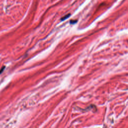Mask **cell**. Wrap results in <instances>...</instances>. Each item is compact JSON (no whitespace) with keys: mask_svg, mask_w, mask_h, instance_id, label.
<instances>
[{"mask_svg":"<svg viewBox=\"0 0 128 128\" xmlns=\"http://www.w3.org/2000/svg\"><path fill=\"white\" fill-rule=\"evenodd\" d=\"M70 16H71V15L70 14L67 15H66V16H65L64 17L62 18V19H61V21H64V20H66L67 18H68L69 17H70Z\"/></svg>","mask_w":128,"mask_h":128,"instance_id":"obj_1","label":"cell"},{"mask_svg":"<svg viewBox=\"0 0 128 128\" xmlns=\"http://www.w3.org/2000/svg\"><path fill=\"white\" fill-rule=\"evenodd\" d=\"M5 69V67H3V69H2L1 70V71H0V73H1L3 71V70Z\"/></svg>","mask_w":128,"mask_h":128,"instance_id":"obj_2","label":"cell"}]
</instances>
